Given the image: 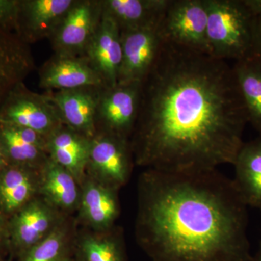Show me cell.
Instances as JSON below:
<instances>
[{
	"mask_svg": "<svg viewBox=\"0 0 261 261\" xmlns=\"http://www.w3.org/2000/svg\"><path fill=\"white\" fill-rule=\"evenodd\" d=\"M247 123L233 66L163 39L142 82L130 148L149 169H217L234 163Z\"/></svg>",
	"mask_w": 261,
	"mask_h": 261,
	"instance_id": "1",
	"label": "cell"
},
{
	"mask_svg": "<svg viewBox=\"0 0 261 261\" xmlns=\"http://www.w3.org/2000/svg\"><path fill=\"white\" fill-rule=\"evenodd\" d=\"M138 234L154 261H252L247 206L218 169H149L140 185Z\"/></svg>",
	"mask_w": 261,
	"mask_h": 261,
	"instance_id": "2",
	"label": "cell"
},
{
	"mask_svg": "<svg viewBox=\"0 0 261 261\" xmlns=\"http://www.w3.org/2000/svg\"><path fill=\"white\" fill-rule=\"evenodd\" d=\"M209 55L235 61L250 56L254 15L243 0H205Z\"/></svg>",
	"mask_w": 261,
	"mask_h": 261,
	"instance_id": "3",
	"label": "cell"
},
{
	"mask_svg": "<svg viewBox=\"0 0 261 261\" xmlns=\"http://www.w3.org/2000/svg\"><path fill=\"white\" fill-rule=\"evenodd\" d=\"M0 122L30 128L47 138L63 125L49 96L32 92L23 82L13 87L0 105Z\"/></svg>",
	"mask_w": 261,
	"mask_h": 261,
	"instance_id": "4",
	"label": "cell"
},
{
	"mask_svg": "<svg viewBox=\"0 0 261 261\" xmlns=\"http://www.w3.org/2000/svg\"><path fill=\"white\" fill-rule=\"evenodd\" d=\"M205 0H171L161 20L163 39L209 54Z\"/></svg>",
	"mask_w": 261,
	"mask_h": 261,
	"instance_id": "5",
	"label": "cell"
},
{
	"mask_svg": "<svg viewBox=\"0 0 261 261\" xmlns=\"http://www.w3.org/2000/svg\"><path fill=\"white\" fill-rule=\"evenodd\" d=\"M161 18L145 27L121 32L122 63L118 84L142 83L148 74L163 41Z\"/></svg>",
	"mask_w": 261,
	"mask_h": 261,
	"instance_id": "6",
	"label": "cell"
},
{
	"mask_svg": "<svg viewBox=\"0 0 261 261\" xmlns=\"http://www.w3.org/2000/svg\"><path fill=\"white\" fill-rule=\"evenodd\" d=\"M101 18L100 0H75L49 39L56 54L84 56Z\"/></svg>",
	"mask_w": 261,
	"mask_h": 261,
	"instance_id": "7",
	"label": "cell"
},
{
	"mask_svg": "<svg viewBox=\"0 0 261 261\" xmlns=\"http://www.w3.org/2000/svg\"><path fill=\"white\" fill-rule=\"evenodd\" d=\"M142 83L118 84L103 89L97 108V121L107 133L128 140L140 111Z\"/></svg>",
	"mask_w": 261,
	"mask_h": 261,
	"instance_id": "8",
	"label": "cell"
},
{
	"mask_svg": "<svg viewBox=\"0 0 261 261\" xmlns=\"http://www.w3.org/2000/svg\"><path fill=\"white\" fill-rule=\"evenodd\" d=\"M128 140L104 132L91 142L88 166L99 181L118 189L129 176L130 160Z\"/></svg>",
	"mask_w": 261,
	"mask_h": 261,
	"instance_id": "9",
	"label": "cell"
},
{
	"mask_svg": "<svg viewBox=\"0 0 261 261\" xmlns=\"http://www.w3.org/2000/svg\"><path fill=\"white\" fill-rule=\"evenodd\" d=\"M56 226L51 207L34 198L8 219L10 255L18 258Z\"/></svg>",
	"mask_w": 261,
	"mask_h": 261,
	"instance_id": "10",
	"label": "cell"
},
{
	"mask_svg": "<svg viewBox=\"0 0 261 261\" xmlns=\"http://www.w3.org/2000/svg\"><path fill=\"white\" fill-rule=\"evenodd\" d=\"M105 88L50 91L47 94L58 110L63 124L93 139L96 136L98 104Z\"/></svg>",
	"mask_w": 261,
	"mask_h": 261,
	"instance_id": "11",
	"label": "cell"
},
{
	"mask_svg": "<svg viewBox=\"0 0 261 261\" xmlns=\"http://www.w3.org/2000/svg\"><path fill=\"white\" fill-rule=\"evenodd\" d=\"M39 86L50 91L107 87L85 56L55 54L39 72Z\"/></svg>",
	"mask_w": 261,
	"mask_h": 261,
	"instance_id": "12",
	"label": "cell"
},
{
	"mask_svg": "<svg viewBox=\"0 0 261 261\" xmlns=\"http://www.w3.org/2000/svg\"><path fill=\"white\" fill-rule=\"evenodd\" d=\"M75 0H20L18 37L27 44L50 39Z\"/></svg>",
	"mask_w": 261,
	"mask_h": 261,
	"instance_id": "13",
	"label": "cell"
},
{
	"mask_svg": "<svg viewBox=\"0 0 261 261\" xmlns=\"http://www.w3.org/2000/svg\"><path fill=\"white\" fill-rule=\"evenodd\" d=\"M84 56L102 77L106 87L118 84L122 63L121 34L112 19L102 16Z\"/></svg>",
	"mask_w": 261,
	"mask_h": 261,
	"instance_id": "14",
	"label": "cell"
},
{
	"mask_svg": "<svg viewBox=\"0 0 261 261\" xmlns=\"http://www.w3.org/2000/svg\"><path fill=\"white\" fill-rule=\"evenodd\" d=\"M0 142L8 164L39 171L50 159L47 137L30 128L0 122Z\"/></svg>",
	"mask_w": 261,
	"mask_h": 261,
	"instance_id": "15",
	"label": "cell"
},
{
	"mask_svg": "<svg viewBox=\"0 0 261 261\" xmlns=\"http://www.w3.org/2000/svg\"><path fill=\"white\" fill-rule=\"evenodd\" d=\"M34 68L29 44L0 27V105Z\"/></svg>",
	"mask_w": 261,
	"mask_h": 261,
	"instance_id": "16",
	"label": "cell"
},
{
	"mask_svg": "<svg viewBox=\"0 0 261 261\" xmlns=\"http://www.w3.org/2000/svg\"><path fill=\"white\" fill-rule=\"evenodd\" d=\"M92 140L63 124L48 137L47 152L80 182L88 166Z\"/></svg>",
	"mask_w": 261,
	"mask_h": 261,
	"instance_id": "17",
	"label": "cell"
},
{
	"mask_svg": "<svg viewBox=\"0 0 261 261\" xmlns=\"http://www.w3.org/2000/svg\"><path fill=\"white\" fill-rule=\"evenodd\" d=\"M37 170L7 165L0 172V214L9 219L39 192Z\"/></svg>",
	"mask_w": 261,
	"mask_h": 261,
	"instance_id": "18",
	"label": "cell"
},
{
	"mask_svg": "<svg viewBox=\"0 0 261 261\" xmlns=\"http://www.w3.org/2000/svg\"><path fill=\"white\" fill-rule=\"evenodd\" d=\"M171 0H100L102 16L122 31L145 27L162 18Z\"/></svg>",
	"mask_w": 261,
	"mask_h": 261,
	"instance_id": "19",
	"label": "cell"
},
{
	"mask_svg": "<svg viewBox=\"0 0 261 261\" xmlns=\"http://www.w3.org/2000/svg\"><path fill=\"white\" fill-rule=\"evenodd\" d=\"M81 213L92 227L108 231L119 214L116 189L101 182L86 183L80 197Z\"/></svg>",
	"mask_w": 261,
	"mask_h": 261,
	"instance_id": "20",
	"label": "cell"
},
{
	"mask_svg": "<svg viewBox=\"0 0 261 261\" xmlns=\"http://www.w3.org/2000/svg\"><path fill=\"white\" fill-rule=\"evenodd\" d=\"M233 166V184L244 202L261 211V138L244 143Z\"/></svg>",
	"mask_w": 261,
	"mask_h": 261,
	"instance_id": "21",
	"label": "cell"
},
{
	"mask_svg": "<svg viewBox=\"0 0 261 261\" xmlns=\"http://www.w3.org/2000/svg\"><path fill=\"white\" fill-rule=\"evenodd\" d=\"M41 171L39 191L48 202L64 210L73 208L81 197L74 176L51 159Z\"/></svg>",
	"mask_w": 261,
	"mask_h": 261,
	"instance_id": "22",
	"label": "cell"
},
{
	"mask_svg": "<svg viewBox=\"0 0 261 261\" xmlns=\"http://www.w3.org/2000/svg\"><path fill=\"white\" fill-rule=\"evenodd\" d=\"M248 123L261 133V63L252 57L233 65Z\"/></svg>",
	"mask_w": 261,
	"mask_h": 261,
	"instance_id": "23",
	"label": "cell"
},
{
	"mask_svg": "<svg viewBox=\"0 0 261 261\" xmlns=\"http://www.w3.org/2000/svg\"><path fill=\"white\" fill-rule=\"evenodd\" d=\"M66 231L56 226L46 238L18 257V261H65L68 256Z\"/></svg>",
	"mask_w": 261,
	"mask_h": 261,
	"instance_id": "24",
	"label": "cell"
},
{
	"mask_svg": "<svg viewBox=\"0 0 261 261\" xmlns=\"http://www.w3.org/2000/svg\"><path fill=\"white\" fill-rule=\"evenodd\" d=\"M80 253L82 261H125L121 240L113 235L84 238Z\"/></svg>",
	"mask_w": 261,
	"mask_h": 261,
	"instance_id": "25",
	"label": "cell"
},
{
	"mask_svg": "<svg viewBox=\"0 0 261 261\" xmlns=\"http://www.w3.org/2000/svg\"><path fill=\"white\" fill-rule=\"evenodd\" d=\"M20 0H0V27L18 36Z\"/></svg>",
	"mask_w": 261,
	"mask_h": 261,
	"instance_id": "26",
	"label": "cell"
},
{
	"mask_svg": "<svg viewBox=\"0 0 261 261\" xmlns=\"http://www.w3.org/2000/svg\"><path fill=\"white\" fill-rule=\"evenodd\" d=\"M249 56L261 63V15L254 16L251 50Z\"/></svg>",
	"mask_w": 261,
	"mask_h": 261,
	"instance_id": "27",
	"label": "cell"
},
{
	"mask_svg": "<svg viewBox=\"0 0 261 261\" xmlns=\"http://www.w3.org/2000/svg\"><path fill=\"white\" fill-rule=\"evenodd\" d=\"M10 253L8 219L0 214V257Z\"/></svg>",
	"mask_w": 261,
	"mask_h": 261,
	"instance_id": "28",
	"label": "cell"
},
{
	"mask_svg": "<svg viewBox=\"0 0 261 261\" xmlns=\"http://www.w3.org/2000/svg\"><path fill=\"white\" fill-rule=\"evenodd\" d=\"M243 2L254 16L261 15V0H243Z\"/></svg>",
	"mask_w": 261,
	"mask_h": 261,
	"instance_id": "29",
	"label": "cell"
},
{
	"mask_svg": "<svg viewBox=\"0 0 261 261\" xmlns=\"http://www.w3.org/2000/svg\"><path fill=\"white\" fill-rule=\"evenodd\" d=\"M6 159H5L4 152H3V146H2L1 142H0V172L3 171V168L7 166Z\"/></svg>",
	"mask_w": 261,
	"mask_h": 261,
	"instance_id": "30",
	"label": "cell"
},
{
	"mask_svg": "<svg viewBox=\"0 0 261 261\" xmlns=\"http://www.w3.org/2000/svg\"><path fill=\"white\" fill-rule=\"evenodd\" d=\"M252 261H261V240L258 252H257L256 256H255V258H252Z\"/></svg>",
	"mask_w": 261,
	"mask_h": 261,
	"instance_id": "31",
	"label": "cell"
},
{
	"mask_svg": "<svg viewBox=\"0 0 261 261\" xmlns=\"http://www.w3.org/2000/svg\"><path fill=\"white\" fill-rule=\"evenodd\" d=\"M0 261H8V260H5L4 257H0Z\"/></svg>",
	"mask_w": 261,
	"mask_h": 261,
	"instance_id": "32",
	"label": "cell"
},
{
	"mask_svg": "<svg viewBox=\"0 0 261 261\" xmlns=\"http://www.w3.org/2000/svg\"><path fill=\"white\" fill-rule=\"evenodd\" d=\"M65 261H77V260H72V259L68 258V259H67V260Z\"/></svg>",
	"mask_w": 261,
	"mask_h": 261,
	"instance_id": "33",
	"label": "cell"
}]
</instances>
